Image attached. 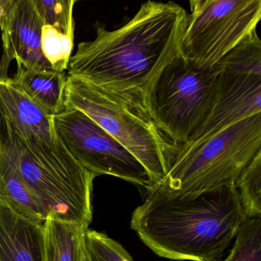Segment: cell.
Instances as JSON below:
<instances>
[{"instance_id":"6da1fadb","label":"cell","mask_w":261,"mask_h":261,"mask_svg":"<svg viewBox=\"0 0 261 261\" xmlns=\"http://www.w3.org/2000/svg\"><path fill=\"white\" fill-rule=\"evenodd\" d=\"M187 16L174 2L149 0L119 29L109 31L98 23L94 39L78 44L70 57L69 76L136 93L147 102L156 78L181 55Z\"/></svg>"},{"instance_id":"7a4b0ae2","label":"cell","mask_w":261,"mask_h":261,"mask_svg":"<svg viewBox=\"0 0 261 261\" xmlns=\"http://www.w3.org/2000/svg\"><path fill=\"white\" fill-rule=\"evenodd\" d=\"M246 219L235 184L177 193L157 184L133 212L130 226L159 257L219 261Z\"/></svg>"},{"instance_id":"3957f363","label":"cell","mask_w":261,"mask_h":261,"mask_svg":"<svg viewBox=\"0 0 261 261\" xmlns=\"http://www.w3.org/2000/svg\"><path fill=\"white\" fill-rule=\"evenodd\" d=\"M64 104L94 121L140 161L156 184L162 182L179 146L159 129L142 96L68 75Z\"/></svg>"},{"instance_id":"277c9868","label":"cell","mask_w":261,"mask_h":261,"mask_svg":"<svg viewBox=\"0 0 261 261\" xmlns=\"http://www.w3.org/2000/svg\"><path fill=\"white\" fill-rule=\"evenodd\" d=\"M260 151L261 113H257L190 148L178 150L160 184L177 193H195L235 184Z\"/></svg>"},{"instance_id":"5b68a950","label":"cell","mask_w":261,"mask_h":261,"mask_svg":"<svg viewBox=\"0 0 261 261\" xmlns=\"http://www.w3.org/2000/svg\"><path fill=\"white\" fill-rule=\"evenodd\" d=\"M220 77L219 64L199 67L179 55L156 78L146 104L172 142L186 144L205 122L217 98Z\"/></svg>"},{"instance_id":"8992f818","label":"cell","mask_w":261,"mask_h":261,"mask_svg":"<svg viewBox=\"0 0 261 261\" xmlns=\"http://www.w3.org/2000/svg\"><path fill=\"white\" fill-rule=\"evenodd\" d=\"M261 0H203L187 16L181 55L212 67L256 31Z\"/></svg>"},{"instance_id":"52a82bcc","label":"cell","mask_w":261,"mask_h":261,"mask_svg":"<svg viewBox=\"0 0 261 261\" xmlns=\"http://www.w3.org/2000/svg\"><path fill=\"white\" fill-rule=\"evenodd\" d=\"M52 122L70 156L96 176H116L147 191L156 185L140 161L82 112L65 108Z\"/></svg>"},{"instance_id":"ba28073f","label":"cell","mask_w":261,"mask_h":261,"mask_svg":"<svg viewBox=\"0 0 261 261\" xmlns=\"http://www.w3.org/2000/svg\"><path fill=\"white\" fill-rule=\"evenodd\" d=\"M0 151L13 163L48 216L87 230L93 219L92 195L37 162L0 109Z\"/></svg>"},{"instance_id":"9c48e42d","label":"cell","mask_w":261,"mask_h":261,"mask_svg":"<svg viewBox=\"0 0 261 261\" xmlns=\"http://www.w3.org/2000/svg\"><path fill=\"white\" fill-rule=\"evenodd\" d=\"M44 24L35 0H15L0 24L3 48L0 79L8 77V69L12 61L26 68L55 70L41 50Z\"/></svg>"},{"instance_id":"30bf717a","label":"cell","mask_w":261,"mask_h":261,"mask_svg":"<svg viewBox=\"0 0 261 261\" xmlns=\"http://www.w3.org/2000/svg\"><path fill=\"white\" fill-rule=\"evenodd\" d=\"M257 113H261V76L228 74L221 70L219 92L211 111L189 141L179 146L178 150L190 148L234 122Z\"/></svg>"},{"instance_id":"8fae6325","label":"cell","mask_w":261,"mask_h":261,"mask_svg":"<svg viewBox=\"0 0 261 261\" xmlns=\"http://www.w3.org/2000/svg\"><path fill=\"white\" fill-rule=\"evenodd\" d=\"M0 261H44L43 223L0 200Z\"/></svg>"},{"instance_id":"7c38bea8","label":"cell","mask_w":261,"mask_h":261,"mask_svg":"<svg viewBox=\"0 0 261 261\" xmlns=\"http://www.w3.org/2000/svg\"><path fill=\"white\" fill-rule=\"evenodd\" d=\"M9 80L48 116H55L65 110L67 76L64 72L33 70L17 65L16 72Z\"/></svg>"},{"instance_id":"4fadbf2b","label":"cell","mask_w":261,"mask_h":261,"mask_svg":"<svg viewBox=\"0 0 261 261\" xmlns=\"http://www.w3.org/2000/svg\"><path fill=\"white\" fill-rule=\"evenodd\" d=\"M0 200L18 214L44 223L46 215L16 166L0 151Z\"/></svg>"},{"instance_id":"5bb4252c","label":"cell","mask_w":261,"mask_h":261,"mask_svg":"<svg viewBox=\"0 0 261 261\" xmlns=\"http://www.w3.org/2000/svg\"><path fill=\"white\" fill-rule=\"evenodd\" d=\"M86 231L48 216L43 223L44 261H80Z\"/></svg>"},{"instance_id":"9a60e30c","label":"cell","mask_w":261,"mask_h":261,"mask_svg":"<svg viewBox=\"0 0 261 261\" xmlns=\"http://www.w3.org/2000/svg\"><path fill=\"white\" fill-rule=\"evenodd\" d=\"M222 73L261 76V41L254 31L219 63Z\"/></svg>"},{"instance_id":"2e32d148","label":"cell","mask_w":261,"mask_h":261,"mask_svg":"<svg viewBox=\"0 0 261 261\" xmlns=\"http://www.w3.org/2000/svg\"><path fill=\"white\" fill-rule=\"evenodd\" d=\"M235 187L246 217H261V151L241 173Z\"/></svg>"},{"instance_id":"e0dca14e","label":"cell","mask_w":261,"mask_h":261,"mask_svg":"<svg viewBox=\"0 0 261 261\" xmlns=\"http://www.w3.org/2000/svg\"><path fill=\"white\" fill-rule=\"evenodd\" d=\"M235 239L232 249L223 261H261V217L245 219Z\"/></svg>"},{"instance_id":"ac0fdd59","label":"cell","mask_w":261,"mask_h":261,"mask_svg":"<svg viewBox=\"0 0 261 261\" xmlns=\"http://www.w3.org/2000/svg\"><path fill=\"white\" fill-rule=\"evenodd\" d=\"M75 37L65 35L54 26L44 24L41 32V50L52 68L57 72L67 70Z\"/></svg>"},{"instance_id":"d6986e66","label":"cell","mask_w":261,"mask_h":261,"mask_svg":"<svg viewBox=\"0 0 261 261\" xmlns=\"http://www.w3.org/2000/svg\"><path fill=\"white\" fill-rule=\"evenodd\" d=\"M44 23L75 37L73 11L76 0H35Z\"/></svg>"},{"instance_id":"ffe728a7","label":"cell","mask_w":261,"mask_h":261,"mask_svg":"<svg viewBox=\"0 0 261 261\" xmlns=\"http://www.w3.org/2000/svg\"><path fill=\"white\" fill-rule=\"evenodd\" d=\"M84 241L90 261H133L119 242L104 233L88 228L84 233Z\"/></svg>"},{"instance_id":"44dd1931","label":"cell","mask_w":261,"mask_h":261,"mask_svg":"<svg viewBox=\"0 0 261 261\" xmlns=\"http://www.w3.org/2000/svg\"><path fill=\"white\" fill-rule=\"evenodd\" d=\"M15 0H0V24L3 23Z\"/></svg>"},{"instance_id":"7402d4cb","label":"cell","mask_w":261,"mask_h":261,"mask_svg":"<svg viewBox=\"0 0 261 261\" xmlns=\"http://www.w3.org/2000/svg\"><path fill=\"white\" fill-rule=\"evenodd\" d=\"M80 261H90V254H89L88 250L86 246L85 241L83 242L82 248H81V258Z\"/></svg>"},{"instance_id":"603a6c76","label":"cell","mask_w":261,"mask_h":261,"mask_svg":"<svg viewBox=\"0 0 261 261\" xmlns=\"http://www.w3.org/2000/svg\"><path fill=\"white\" fill-rule=\"evenodd\" d=\"M190 3V8H191V10L193 11L201 2L203 1V0H188Z\"/></svg>"}]
</instances>
